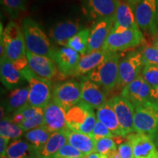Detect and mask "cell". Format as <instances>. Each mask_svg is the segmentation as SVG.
I'll list each match as a JSON object with an SVG mask.
<instances>
[{
	"instance_id": "1",
	"label": "cell",
	"mask_w": 158,
	"mask_h": 158,
	"mask_svg": "<svg viewBox=\"0 0 158 158\" xmlns=\"http://www.w3.org/2000/svg\"><path fill=\"white\" fill-rule=\"evenodd\" d=\"M21 29L27 51L54 59L56 48L51 45L48 37L34 19L24 18L21 22Z\"/></svg>"
},
{
	"instance_id": "2",
	"label": "cell",
	"mask_w": 158,
	"mask_h": 158,
	"mask_svg": "<svg viewBox=\"0 0 158 158\" xmlns=\"http://www.w3.org/2000/svg\"><path fill=\"white\" fill-rule=\"evenodd\" d=\"M22 73L23 78L29 84L28 105L43 108L52 100V82L37 76L29 67Z\"/></svg>"
},
{
	"instance_id": "3",
	"label": "cell",
	"mask_w": 158,
	"mask_h": 158,
	"mask_svg": "<svg viewBox=\"0 0 158 158\" xmlns=\"http://www.w3.org/2000/svg\"><path fill=\"white\" fill-rule=\"evenodd\" d=\"M118 53H110L99 66L86 75V77L106 91L116 87L120 62Z\"/></svg>"
},
{
	"instance_id": "4",
	"label": "cell",
	"mask_w": 158,
	"mask_h": 158,
	"mask_svg": "<svg viewBox=\"0 0 158 158\" xmlns=\"http://www.w3.org/2000/svg\"><path fill=\"white\" fill-rule=\"evenodd\" d=\"M94 108L81 101L68 110L66 114L67 127L73 131L91 135L97 122Z\"/></svg>"
},
{
	"instance_id": "5",
	"label": "cell",
	"mask_w": 158,
	"mask_h": 158,
	"mask_svg": "<svg viewBox=\"0 0 158 158\" xmlns=\"http://www.w3.org/2000/svg\"><path fill=\"white\" fill-rule=\"evenodd\" d=\"M134 130L153 138L158 131V102L149 100L134 106Z\"/></svg>"
},
{
	"instance_id": "6",
	"label": "cell",
	"mask_w": 158,
	"mask_h": 158,
	"mask_svg": "<svg viewBox=\"0 0 158 158\" xmlns=\"http://www.w3.org/2000/svg\"><path fill=\"white\" fill-rule=\"evenodd\" d=\"M1 45L5 49V57L9 60L13 62L27 56L22 29L15 21H10L1 33Z\"/></svg>"
},
{
	"instance_id": "7",
	"label": "cell",
	"mask_w": 158,
	"mask_h": 158,
	"mask_svg": "<svg viewBox=\"0 0 158 158\" xmlns=\"http://www.w3.org/2000/svg\"><path fill=\"white\" fill-rule=\"evenodd\" d=\"M143 35L139 27L116 32L112 29L104 45V50L111 53L127 50L143 42Z\"/></svg>"
},
{
	"instance_id": "8",
	"label": "cell",
	"mask_w": 158,
	"mask_h": 158,
	"mask_svg": "<svg viewBox=\"0 0 158 158\" xmlns=\"http://www.w3.org/2000/svg\"><path fill=\"white\" fill-rule=\"evenodd\" d=\"M141 51H130L120 59L118 64V76L116 87L122 90L141 75L143 68Z\"/></svg>"
},
{
	"instance_id": "9",
	"label": "cell",
	"mask_w": 158,
	"mask_h": 158,
	"mask_svg": "<svg viewBox=\"0 0 158 158\" xmlns=\"http://www.w3.org/2000/svg\"><path fill=\"white\" fill-rule=\"evenodd\" d=\"M134 12L138 27L155 36L158 32V0H142Z\"/></svg>"
},
{
	"instance_id": "10",
	"label": "cell",
	"mask_w": 158,
	"mask_h": 158,
	"mask_svg": "<svg viewBox=\"0 0 158 158\" xmlns=\"http://www.w3.org/2000/svg\"><path fill=\"white\" fill-rule=\"evenodd\" d=\"M52 100L68 110L81 101V83L68 81L56 84L53 88Z\"/></svg>"
},
{
	"instance_id": "11",
	"label": "cell",
	"mask_w": 158,
	"mask_h": 158,
	"mask_svg": "<svg viewBox=\"0 0 158 158\" xmlns=\"http://www.w3.org/2000/svg\"><path fill=\"white\" fill-rule=\"evenodd\" d=\"M118 0H81L84 14L89 20L115 19Z\"/></svg>"
},
{
	"instance_id": "12",
	"label": "cell",
	"mask_w": 158,
	"mask_h": 158,
	"mask_svg": "<svg viewBox=\"0 0 158 158\" xmlns=\"http://www.w3.org/2000/svg\"><path fill=\"white\" fill-rule=\"evenodd\" d=\"M109 101L117 116L124 137L135 132L134 130V106L122 95L114 96Z\"/></svg>"
},
{
	"instance_id": "13",
	"label": "cell",
	"mask_w": 158,
	"mask_h": 158,
	"mask_svg": "<svg viewBox=\"0 0 158 158\" xmlns=\"http://www.w3.org/2000/svg\"><path fill=\"white\" fill-rule=\"evenodd\" d=\"M125 138L133 148L134 158H158V148L150 135L133 132Z\"/></svg>"
},
{
	"instance_id": "14",
	"label": "cell",
	"mask_w": 158,
	"mask_h": 158,
	"mask_svg": "<svg viewBox=\"0 0 158 158\" xmlns=\"http://www.w3.org/2000/svg\"><path fill=\"white\" fill-rule=\"evenodd\" d=\"M81 55L69 47L56 48L53 60L59 70V78L73 76Z\"/></svg>"
},
{
	"instance_id": "15",
	"label": "cell",
	"mask_w": 158,
	"mask_h": 158,
	"mask_svg": "<svg viewBox=\"0 0 158 158\" xmlns=\"http://www.w3.org/2000/svg\"><path fill=\"white\" fill-rule=\"evenodd\" d=\"M115 19H107L96 21L90 29L86 54L103 49L108 35L113 29Z\"/></svg>"
},
{
	"instance_id": "16",
	"label": "cell",
	"mask_w": 158,
	"mask_h": 158,
	"mask_svg": "<svg viewBox=\"0 0 158 158\" xmlns=\"http://www.w3.org/2000/svg\"><path fill=\"white\" fill-rule=\"evenodd\" d=\"M44 127L51 133L66 130L67 110L51 100L43 108Z\"/></svg>"
},
{
	"instance_id": "17",
	"label": "cell",
	"mask_w": 158,
	"mask_h": 158,
	"mask_svg": "<svg viewBox=\"0 0 158 158\" xmlns=\"http://www.w3.org/2000/svg\"><path fill=\"white\" fill-rule=\"evenodd\" d=\"M82 29L80 20L68 19L54 25L49 30V35L57 45L66 47L69 40Z\"/></svg>"
},
{
	"instance_id": "18",
	"label": "cell",
	"mask_w": 158,
	"mask_h": 158,
	"mask_svg": "<svg viewBox=\"0 0 158 158\" xmlns=\"http://www.w3.org/2000/svg\"><path fill=\"white\" fill-rule=\"evenodd\" d=\"M152 88L146 82L141 75L122 90L121 95L127 99L133 106L152 100Z\"/></svg>"
},
{
	"instance_id": "19",
	"label": "cell",
	"mask_w": 158,
	"mask_h": 158,
	"mask_svg": "<svg viewBox=\"0 0 158 158\" xmlns=\"http://www.w3.org/2000/svg\"><path fill=\"white\" fill-rule=\"evenodd\" d=\"M27 57L29 69L37 76L50 81L59 76V70L53 59L29 51H27Z\"/></svg>"
},
{
	"instance_id": "20",
	"label": "cell",
	"mask_w": 158,
	"mask_h": 158,
	"mask_svg": "<svg viewBox=\"0 0 158 158\" xmlns=\"http://www.w3.org/2000/svg\"><path fill=\"white\" fill-rule=\"evenodd\" d=\"M80 83L82 102L94 109H98L107 101L105 92L100 86L89 80L87 77H83Z\"/></svg>"
},
{
	"instance_id": "21",
	"label": "cell",
	"mask_w": 158,
	"mask_h": 158,
	"mask_svg": "<svg viewBox=\"0 0 158 158\" xmlns=\"http://www.w3.org/2000/svg\"><path fill=\"white\" fill-rule=\"evenodd\" d=\"M138 27L136 22L134 9L125 0H118L115 22L113 30L120 32L127 29Z\"/></svg>"
},
{
	"instance_id": "22",
	"label": "cell",
	"mask_w": 158,
	"mask_h": 158,
	"mask_svg": "<svg viewBox=\"0 0 158 158\" xmlns=\"http://www.w3.org/2000/svg\"><path fill=\"white\" fill-rule=\"evenodd\" d=\"M21 70L14 62L6 57L1 58L0 63V77L2 84L7 89H14L25 80Z\"/></svg>"
},
{
	"instance_id": "23",
	"label": "cell",
	"mask_w": 158,
	"mask_h": 158,
	"mask_svg": "<svg viewBox=\"0 0 158 158\" xmlns=\"http://www.w3.org/2000/svg\"><path fill=\"white\" fill-rule=\"evenodd\" d=\"M111 52L102 50L89 53L81 56L73 77L84 76L99 66Z\"/></svg>"
},
{
	"instance_id": "24",
	"label": "cell",
	"mask_w": 158,
	"mask_h": 158,
	"mask_svg": "<svg viewBox=\"0 0 158 158\" xmlns=\"http://www.w3.org/2000/svg\"><path fill=\"white\" fill-rule=\"evenodd\" d=\"M96 116L97 119L103 124L115 137L121 136L124 138L117 116L109 100L97 109Z\"/></svg>"
},
{
	"instance_id": "25",
	"label": "cell",
	"mask_w": 158,
	"mask_h": 158,
	"mask_svg": "<svg viewBox=\"0 0 158 158\" xmlns=\"http://www.w3.org/2000/svg\"><path fill=\"white\" fill-rule=\"evenodd\" d=\"M68 142L72 147L80 151L84 156L94 152L95 141L89 135L73 131L68 128L64 130Z\"/></svg>"
},
{
	"instance_id": "26",
	"label": "cell",
	"mask_w": 158,
	"mask_h": 158,
	"mask_svg": "<svg viewBox=\"0 0 158 158\" xmlns=\"http://www.w3.org/2000/svg\"><path fill=\"white\" fill-rule=\"evenodd\" d=\"M68 143L64 130L51 133L45 145L37 152V158H51Z\"/></svg>"
},
{
	"instance_id": "27",
	"label": "cell",
	"mask_w": 158,
	"mask_h": 158,
	"mask_svg": "<svg viewBox=\"0 0 158 158\" xmlns=\"http://www.w3.org/2000/svg\"><path fill=\"white\" fill-rule=\"evenodd\" d=\"M5 158H37V152L28 141L19 138L9 143Z\"/></svg>"
},
{
	"instance_id": "28",
	"label": "cell",
	"mask_w": 158,
	"mask_h": 158,
	"mask_svg": "<svg viewBox=\"0 0 158 158\" xmlns=\"http://www.w3.org/2000/svg\"><path fill=\"white\" fill-rule=\"evenodd\" d=\"M29 86L16 88L10 93L7 103V111L15 113L28 104Z\"/></svg>"
},
{
	"instance_id": "29",
	"label": "cell",
	"mask_w": 158,
	"mask_h": 158,
	"mask_svg": "<svg viewBox=\"0 0 158 158\" xmlns=\"http://www.w3.org/2000/svg\"><path fill=\"white\" fill-rule=\"evenodd\" d=\"M50 135V132L44 127H40L26 132L24 137L37 152L45 145Z\"/></svg>"
},
{
	"instance_id": "30",
	"label": "cell",
	"mask_w": 158,
	"mask_h": 158,
	"mask_svg": "<svg viewBox=\"0 0 158 158\" xmlns=\"http://www.w3.org/2000/svg\"><path fill=\"white\" fill-rule=\"evenodd\" d=\"M23 130L13 121L11 117H4L0 123V135L10 140L19 139L23 135Z\"/></svg>"
},
{
	"instance_id": "31",
	"label": "cell",
	"mask_w": 158,
	"mask_h": 158,
	"mask_svg": "<svg viewBox=\"0 0 158 158\" xmlns=\"http://www.w3.org/2000/svg\"><path fill=\"white\" fill-rule=\"evenodd\" d=\"M89 34V29H83L69 40L68 47L77 51L81 56L86 54L87 51Z\"/></svg>"
},
{
	"instance_id": "32",
	"label": "cell",
	"mask_w": 158,
	"mask_h": 158,
	"mask_svg": "<svg viewBox=\"0 0 158 158\" xmlns=\"http://www.w3.org/2000/svg\"><path fill=\"white\" fill-rule=\"evenodd\" d=\"M28 0H1L2 7L7 16L16 19L27 8Z\"/></svg>"
},
{
	"instance_id": "33",
	"label": "cell",
	"mask_w": 158,
	"mask_h": 158,
	"mask_svg": "<svg viewBox=\"0 0 158 158\" xmlns=\"http://www.w3.org/2000/svg\"><path fill=\"white\" fill-rule=\"evenodd\" d=\"M141 75L152 89L158 87V64L144 65Z\"/></svg>"
},
{
	"instance_id": "34",
	"label": "cell",
	"mask_w": 158,
	"mask_h": 158,
	"mask_svg": "<svg viewBox=\"0 0 158 158\" xmlns=\"http://www.w3.org/2000/svg\"><path fill=\"white\" fill-rule=\"evenodd\" d=\"M42 110V108L34 107V106H29L27 104L24 107H23L22 108L18 110V111L13 113V115L11 117V118L15 124L19 125L23 121L31 118L32 116L36 115L37 113H39Z\"/></svg>"
},
{
	"instance_id": "35",
	"label": "cell",
	"mask_w": 158,
	"mask_h": 158,
	"mask_svg": "<svg viewBox=\"0 0 158 158\" xmlns=\"http://www.w3.org/2000/svg\"><path fill=\"white\" fill-rule=\"evenodd\" d=\"M117 143L115 138H102L95 141L94 152L107 155L113 151L117 150Z\"/></svg>"
},
{
	"instance_id": "36",
	"label": "cell",
	"mask_w": 158,
	"mask_h": 158,
	"mask_svg": "<svg viewBox=\"0 0 158 158\" xmlns=\"http://www.w3.org/2000/svg\"><path fill=\"white\" fill-rule=\"evenodd\" d=\"M143 65L158 64V48L154 45H146L141 51Z\"/></svg>"
},
{
	"instance_id": "37",
	"label": "cell",
	"mask_w": 158,
	"mask_h": 158,
	"mask_svg": "<svg viewBox=\"0 0 158 158\" xmlns=\"http://www.w3.org/2000/svg\"><path fill=\"white\" fill-rule=\"evenodd\" d=\"M44 125V114H43V108L42 110L37 113L29 119L25 120L22 123L19 124V127L23 130V132L29 131V130L35 129V128L43 127Z\"/></svg>"
},
{
	"instance_id": "38",
	"label": "cell",
	"mask_w": 158,
	"mask_h": 158,
	"mask_svg": "<svg viewBox=\"0 0 158 158\" xmlns=\"http://www.w3.org/2000/svg\"><path fill=\"white\" fill-rule=\"evenodd\" d=\"M78 157H86V156H84L80 151L68 143L63 146L51 158H74Z\"/></svg>"
},
{
	"instance_id": "39",
	"label": "cell",
	"mask_w": 158,
	"mask_h": 158,
	"mask_svg": "<svg viewBox=\"0 0 158 158\" xmlns=\"http://www.w3.org/2000/svg\"><path fill=\"white\" fill-rule=\"evenodd\" d=\"M90 135L94 138V141L102 138H115L111 132L98 120H97L94 129Z\"/></svg>"
},
{
	"instance_id": "40",
	"label": "cell",
	"mask_w": 158,
	"mask_h": 158,
	"mask_svg": "<svg viewBox=\"0 0 158 158\" xmlns=\"http://www.w3.org/2000/svg\"><path fill=\"white\" fill-rule=\"evenodd\" d=\"M117 151L120 158H134L133 148L127 141L118 144Z\"/></svg>"
},
{
	"instance_id": "41",
	"label": "cell",
	"mask_w": 158,
	"mask_h": 158,
	"mask_svg": "<svg viewBox=\"0 0 158 158\" xmlns=\"http://www.w3.org/2000/svg\"><path fill=\"white\" fill-rule=\"evenodd\" d=\"M10 141V140L8 138L0 136V155H1V157H6Z\"/></svg>"
},
{
	"instance_id": "42",
	"label": "cell",
	"mask_w": 158,
	"mask_h": 158,
	"mask_svg": "<svg viewBox=\"0 0 158 158\" xmlns=\"http://www.w3.org/2000/svg\"><path fill=\"white\" fill-rule=\"evenodd\" d=\"M86 158H108L107 155H101V154H99L97 152H92L90 155H87Z\"/></svg>"
},
{
	"instance_id": "43",
	"label": "cell",
	"mask_w": 158,
	"mask_h": 158,
	"mask_svg": "<svg viewBox=\"0 0 158 158\" xmlns=\"http://www.w3.org/2000/svg\"><path fill=\"white\" fill-rule=\"evenodd\" d=\"M151 96L152 100L158 102V87L157 89H152Z\"/></svg>"
},
{
	"instance_id": "44",
	"label": "cell",
	"mask_w": 158,
	"mask_h": 158,
	"mask_svg": "<svg viewBox=\"0 0 158 158\" xmlns=\"http://www.w3.org/2000/svg\"><path fill=\"white\" fill-rule=\"evenodd\" d=\"M141 1L142 0H127V2L130 4V6H131L134 10H135V7H136V5H137L139 2H141Z\"/></svg>"
},
{
	"instance_id": "45",
	"label": "cell",
	"mask_w": 158,
	"mask_h": 158,
	"mask_svg": "<svg viewBox=\"0 0 158 158\" xmlns=\"http://www.w3.org/2000/svg\"><path fill=\"white\" fill-rule=\"evenodd\" d=\"M152 45L158 48V32L153 37V43Z\"/></svg>"
},
{
	"instance_id": "46",
	"label": "cell",
	"mask_w": 158,
	"mask_h": 158,
	"mask_svg": "<svg viewBox=\"0 0 158 158\" xmlns=\"http://www.w3.org/2000/svg\"><path fill=\"white\" fill-rule=\"evenodd\" d=\"M154 140L155 141V143H156V145H157V147L158 148V131L157 132V133L155 134V137H154Z\"/></svg>"
},
{
	"instance_id": "47",
	"label": "cell",
	"mask_w": 158,
	"mask_h": 158,
	"mask_svg": "<svg viewBox=\"0 0 158 158\" xmlns=\"http://www.w3.org/2000/svg\"><path fill=\"white\" fill-rule=\"evenodd\" d=\"M74 158H86V157H74Z\"/></svg>"
},
{
	"instance_id": "48",
	"label": "cell",
	"mask_w": 158,
	"mask_h": 158,
	"mask_svg": "<svg viewBox=\"0 0 158 158\" xmlns=\"http://www.w3.org/2000/svg\"><path fill=\"white\" fill-rule=\"evenodd\" d=\"M1 158H5V157H1Z\"/></svg>"
}]
</instances>
